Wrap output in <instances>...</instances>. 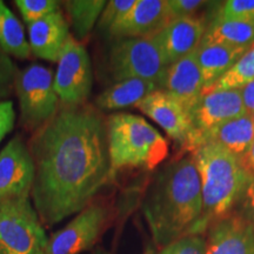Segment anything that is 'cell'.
Listing matches in <instances>:
<instances>
[{"mask_svg": "<svg viewBox=\"0 0 254 254\" xmlns=\"http://www.w3.org/2000/svg\"><path fill=\"white\" fill-rule=\"evenodd\" d=\"M31 195L0 201V254L44 252L49 238Z\"/></svg>", "mask_w": 254, "mask_h": 254, "instance_id": "5b68a950", "label": "cell"}, {"mask_svg": "<svg viewBox=\"0 0 254 254\" xmlns=\"http://www.w3.org/2000/svg\"><path fill=\"white\" fill-rule=\"evenodd\" d=\"M241 99H243L244 107H245L247 114L254 113V80L251 81L243 88H240Z\"/></svg>", "mask_w": 254, "mask_h": 254, "instance_id": "d6a6232c", "label": "cell"}, {"mask_svg": "<svg viewBox=\"0 0 254 254\" xmlns=\"http://www.w3.org/2000/svg\"><path fill=\"white\" fill-rule=\"evenodd\" d=\"M215 18L254 23V0H227L219 7Z\"/></svg>", "mask_w": 254, "mask_h": 254, "instance_id": "4316f807", "label": "cell"}, {"mask_svg": "<svg viewBox=\"0 0 254 254\" xmlns=\"http://www.w3.org/2000/svg\"><path fill=\"white\" fill-rule=\"evenodd\" d=\"M62 2L57 0H15L14 5L27 25L40 20L60 9Z\"/></svg>", "mask_w": 254, "mask_h": 254, "instance_id": "d4e9b609", "label": "cell"}, {"mask_svg": "<svg viewBox=\"0 0 254 254\" xmlns=\"http://www.w3.org/2000/svg\"><path fill=\"white\" fill-rule=\"evenodd\" d=\"M251 117H252V120H253V124H254V113L251 114Z\"/></svg>", "mask_w": 254, "mask_h": 254, "instance_id": "d590c367", "label": "cell"}, {"mask_svg": "<svg viewBox=\"0 0 254 254\" xmlns=\"http://www.w3.org/2000/svg\"><path fill=\"white\" fill-rule=\"evenodd\" d=\"M244 114L246 110L239 90L206 91L190 111L192 131L187 140Z\"/></svg>", "mask_w": 254, "mask_h": 254, "instance_id": "8fae6325", "label": "cell"}, {"mask_svg": "<svg viewBox=\"0 0 254 254\" xmlns=\"http://www.w3.org/2000/svg\"><path fill=\"white\" fill-rule=\"evenodd\" d=\"M66 11V20L73 31V38L82 41L86 39L94 25L99 20L106 5L105 0H66L63 2Z\"/></svg>", "mask_w": 254, "mask_h": 254, "instance_id": "7402d4cb", "label": "cell"}, {"mask_svg": "<svg viewBox=\"0 0 254 254\" xmlns=\"http://www.w3.org/2000/svg\"><path fill=\"white\" fill-rule=\"evenodd\" d=\"M206 254H254V231L239 212L207 230Z\"/></svg>", "mask_w": 254, "mask_h": 254, "instance_id": "2e32d148", "label": "cell"}, {"mask_svg": "<svg viewBox=\"0 0 254 254\" xmlns=\"http://www.w3.org/2000/svg\"><path fill=\"white\" fill-rule=\"evenodd\" d=\"M14 90L20 109V123L25 128L38 131L59 111L55 75L51 68L40 64H32L18 72Z\"/></svg>", "mask_w": 254, "mask_h": 254, "instance_id": "8992f818", "label": "cell"}, {"mask_svg": "<svg viewBox=\"0 0 254 254\" xmlns=\"http://www.w3.org/2000/svg\"><path fill=\"white\" fill-rule=\"evenodd\" d=\"M111 220L106 205L92 202L47 241L45 254H80L91 250L103 236Z\"/></svg>", "mask_w": 254, "mask_h": 254, "instance_id": "9c48e42d", "label": "cell"}, {"mask_svg": "<svg viewBox=\"0 0 254 254\" xmlns=\"http://www.w3.org/2000/svg\"><path fill=\"white\" fill-rule=\"evenodd\" d=\"M241 163L246 168L247 172L250 173V176L254 177V140L251 145L249 152L245 154V157L241 159Z\"/></svg>", "mask_w": 254, "mask_h": 254, "instance_id": "836d02e7", "label": "cell"}, {"mask_svg": "<svg viewBox=\"0 0 254 254\" xmlns=\"http://www.w3.org/2000/svg\"><path fill=\"white\" fill-rule=\"evenodd\" d=\"M141 212L159 250L192 234L202 212L201 185L192 155L159 171L142 200Z\"/></svg>", "mask_w": 254, "mask_h": 254, "instance_id": "7a4b0ae2", "label": "cell"}, {"mask_svg": "<svg viewBox=\"0 0 254 254\" xmlns=\"http://www.w3.org/2000/svg\"><path fill=\"white\" fill-rule=\"evenodd\" d=\"M111 172L126 167L154 170L168 155V142L140 116L112 114L106 120Z\"/></svg>", "mask_w": 254, "mask_h": 254, "instance_id": "277c9868", "label": "cell"}, {"mask_svg": "<svg viewBox=\"0 0 254 254\" xmlns=\"http://www.w3.org/2000/svg\"><path fill=\"white\" fill-rule=\"evenodd\" d=\"M239 205L240 211L238 212L250 222L254 231V177H252V179L250 180Z\"/></svg>", "mask_w": 254, "mask_h": 254, "instance_id": "1f68e13d", "label": "cell"}, {"mask_svg": "<svg viewBox=\"0 0 254 254\" xmlns=\"http://www.w3.org/2000/svg\"><path fill=\"white\" fill-rule=\"evenodd\" d=\"M136 0H110L101 12L98 26L100 30L109 32L114 25L118 24L135 5Z\"/></svg>", "mask_w": 254, "mask_h": 254, "instance_id": "484cf974", "label": "cell"}, {"mask_svg": "<svg viewBox=\"0 0 254 254\" xmlns=\"http://www.w3.org/2000/svg\"><path fill=\"white\" fill-rule=\"evenodd\" d=\"M247 49L249 47H234L220 44H200L195 55L204 81V91L221 78Z\"/></svg>", "mask_w": 254, "mask_h": 254, "instance_id": "d6986e66", "label": "cell"}, {"mask_svg": "<svg viewBox=\"0 0 254 254\" xmlns=\"http://www.w3.org/2000/svg\"><path fill=\"white\" fill-rule=\"evenodd\" d=\"M28 27V44L31 53L37 58L58 63L66 44L72 38L69 26L63 12H53Z\"/></svg>", "mask_w": 254, "mask_h": 254, "instance_id": "e0dca14e", "label": "cell"}, {"mask_svg": "<svg viewBox=\"0 0 254 254\" xmlns=\"http://www.w3.org/2000/svg\"><path fill=\"white\" fill-rule=\"evenodd\" d=\"M254 80V43L228 71L206 91L240 90ZM202 92V93H204Z\"/></svg>", "mask_w": 254, "mask_h": 254, "instance_id": "cb8c5ba5", "label": "cell"}, {"mask_svg": "<svg viewBox=\"0 0 254 254\" xmlns=\"http://www.w3.org/2000/svg\"><path fill=\"white\" fill-rule=\"evenodd\" d=\"M0 45L9 57L17 59H27L32 55L23 25L2 0H0Z\"/></svg>", "mask_w": 254, "mask_h": 254, "instance_id": "603a6c76", "label": "cell"}, {"mask_svg": "<svg viewBox=\"0 0 254 254\" xmlns=\"http://www.w3.org/2000/svg\"><path fill=\"white\" fill-rule=\"evenodd\" d=\"M206 28L204 19L195 15L176 18L147 38L158 47L167 65H171L198 50Z\"/></svg>", "mask_w": 254, "mask_h": 254, "instance_id": "7c38bea8", "label": "cell"}, {"mask_svg": "<svg viewBox=\"0 0 254 254\" xmlns=\"http://www.w3.org/2000/svg\"><path fill=\"white\" fill-rule=\"evenodd\" d=\"M34 165L31 198L52 227L81 212L112 178L106 120L90 105L62 106L28 142Z\"/></svg>", "mask_w": 254, "mask_h": 254, "instance_id": "6da1fadb", "label": "cell"}, {"mask_svg": "<svg viewBox=\"0 0 254 254\" xmlns=\"http://www.w3.org/2000/svg\"><path fill=\"white\" fill-rule=\"evenodd\" d=\"M155 90H160L154 82L144 79H125L117 81L97 97L95 104L100 110L117 111L135 106Z\"/></svg>", "mask_w": 254, "mask_h": 254, "instance_id": "ffe728a7", "label": "cell"}, {"mask_svg": "<svg viewBox=\"0 0 254 254\" xmlns=\"http://www.w3.org/2000/svg\"><path fill=\"white\" fill-rule=\"evenodd\" d=\"M135 107L161 127L171 139L184 145L192 131L190 113L176 98L164 90H155Z\"/></svg>", "mask_w": 254, "mask_h": 254, "instance_id": "4fadbf2b", "label": "cell"}, {"mask_svg": "<svg viewBox=\"0 0 254 254\" xmlns=\"http://www.w3.org/2000/svg\"><path fill=\"white\" fill-rule=\"evenodd\" d=\"M90 254H111V253L106 252V251H104V250H101V249H98V250H95L94 252H92Z\"/></svg>", "mask_w": 254, "mask_h": 254, "instance_id": "e575fe53", "label": "cell"}, {"mask_svg": "<svg viewBox=\"0 0 254 254\" xmlns=\"http://www.w3.org/2000/svg\"><path fill=\"white\" fill-rule=\"evenodd\" d=\"M158 254H206L204 236H186L160 250Z\"/></svg>", "mask_w": 254, "mask_h": 254, "instance_id": "f1b7e54d", "label": "cell"}, {"mask_svg": "<svg viewBox=\"0 0 254 254\" xmlns=\"http://www.w3.org/2000/svg\"><path fill=\"white\" fill-rule=\"evenodd\" d=\"M172 19L183 17H193L195 12L207 5L204 0H167Z\"/></svg>", "mask_w": 254, "mask_h": 254, "instance_id": "f546056e", "label": "cell"}, {"mask_svg": "<svg viewBox=\"0 0 254 254\" xmlns=\"http://www.w3.org/2000/svg\"><path fill=\"white\" fill-rule=\"evenodd\" d=\"M254 140V124L251 114H244L201 134L189 139L183 146L193 152L206 144L217 145L240 160L249 152Z\"/></svg>", "mask_w": 254, "mask_h": 254, "instance_id": "9a60e30c", "label": "cell"}, {"mask_svg": "<svg viewBox=\"0 0 254 254\" xmlns=\"http://www.w3.org/2000/svg\"><path fill=\"white\" fill-rule=\"evenodd\" d=\"M254 43V23L252 21L219 19L206 28L201 44H220L234 47H250Z\"/></svg>", "mask_w": 254, "mask_h": 254, "instance_id": "44dd1931", "label": "cell"}, {"mask_svg": "<svg viewBox=\"0 0 254 254\" xmlns=\"http://www.w3.org/2000/svg\"><path fill=\"white\" fill-rule=\"evenodd\" d=\"M201 185L202 212L190 236H204L212 225L234 213L252 177L239 158L217 145L192 152Z\"/></svg>", "mask_w": 254, "mask_h": 254, "instance_id": "3957f363", "label": "cell"}, {"mask_svg": "<svg viewBox=\"0 0 254 254\" xmlns=\"http://www.w3.org/2000/svg\"><path fill=\"white\" fill-rule=\"evenodd\" d=\"M160 90L176 98L190 113L204 91L195 52L167 66Z\"/></svg>", "mask_w": 254, "mask_h": 254, "instance_id": "ac0fdd59", "label": "cell"}, {"mask_svg": "<svg viewBox=\"0 0 254 254\" xmlns=\"http://www.w3.org/2000/svg\"><path fill=\"white\" fill-rule=\"evenodd\" d=\"M57 64L55 88L62 106L86 104L93 85V73L85 46L72 37Z\"/></svg>", "mask_w": 254, "mask_h": 254, "instance_id": "ba28073f", "label": "cell"}, {"mask_svg": "<svg viewBox=\"0 0 254 254\" xmlns=\"http://www.w3.org/2000/svg\"><path fill=\"white\" fill-rule=\"evenodd\" d=\"M38 254H45L44 252H40V253H38Z\"/></svg>", "mask_w": 254, "mask_h": 254, "instance_id": "8d00e7d4", "label": "cell"}, {"mask_svg": "<svg viewBox=\"0 0 254 254\" xmlns=\"http://www.w3.org/2000/svg\"><path fill=\"white\" fill-rule=\"evenodd\" d=\"M18 72L11 57L0 45V101L7 100L13 93Z\"/></svg>", "mask_w": 254, "mask_h": 254, "instance_id": "83f0119b", "label": "cell"}, {"mask_svg": "<svg viewBox=\"0 0 254 254\" xmlns=\"http://www.w3.org/2000/svg\"><path fill=\"white\" fill-rule=\"evenodd\" d=\"M110 72L117 81L144 79L160 88L167 64L150 38L117 39L110 51Z\"/></svg>", "mask_w": 254, "mask_h": 254, "instance_id": "52a82bcc", "label": "cell"}, {"mask_svg": "<svg viewBox=\"0 0 254 254\" xmlns=\"http://www.w3.org/2000/svg\"><path fill=\"white\" fill-rule=\"evenodd\" d=\"M15 123V111L12 100L0 101V142L6 134L13 129Z\"/></svg>", "mask_w": 254, "mask_h": 254, "instance_id": "4dcf8cb0", "label": "cell"}, {"mask_svg": "<svg viewBox=\"0 0 254 254\" xmlns=\"http://www.w3.org/2000/svg\"><path fill=\"white\" fill-rule=\"evenodd\" d=\"M34 165L28 144L15 135L0 152V201L31 195Z\"/></svg>", "mask_w": 254, "mask_h": 254, "instance_id": "30bf717a", "label": "cell"}, {"mask_svg": "<svg viewBox=\"0 0 254 254\" xmlns=\"http://www.w3.org/2000/svg\"><path fill=\"white\" fill-rule=\"evenodd\" d=\"M173 20L167 0H136L131 11L107 32L116 39L147 38Z\"/></svg>", "mask_w": 254, "mask_h": 254, "instance_id": "5bb4252c", "label": "cell"}]
</instances>
